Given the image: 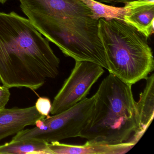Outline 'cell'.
<instances>
[{"mask_svg":"<svg viewBox=\"0 0 154 154\" xmlns=\"http://www.w3.org/2000/svg\"><path fill=\"white\" fill-rule=\"evenodd\" d=\"M60 60L31 21L0 12V81L8 88L43 86L59 74Z\"/></svg>","mask_w":154,"mask_h":154,"instance_id":"2","label":"cell"},{"mask_svg":"<svg viewBox=\"0 0 154 154\" xmlns=\"http://www.w3.org/2000/svg\"><path fill=\"white\" fill-rule=\"evenodd\" d=\"M8 1V0H0V3L4 4L6 2Z\"/></svg>","mask_w":154,"mask_h":154,"instance_id":"16","label":"cell"},{"mask_svg":"<svg viewBox=\"0 0 154 154\" xmlns=\"http://www.w3.org/2000/svg\"><path fill=\"white\" fill-rule=\"evenodd\" d=\"M129 11L124 22L148 38L154 32V1L138 0L127 4Z\"/></svg>","mask_w":154,"mask_h":154,"instance_id":"9","label":"cell"},{"mask_svg":"<svg viewBox=\"0 0 154 154\" xmlns=\"http://www.w3.org/2000/svg\"><path fill=\"white\" fill-rule=\"evenodd\" d=\"M35 106L37 111L42 116H49L52 109V103L50 99L47 97H39L36 102Z\"/></svg>","mask_w":154,"mask_h":154,"instance_id":"13","label":"cell"},{"mask_svg":"<svg viewBox=\"0 0 154 154\" xmlns=\"http://www.w3.org/2000/svg\"><path fill=\"white\" fill-rule=\"evenodd\" d=\"M48 143L35 138L11 140L0 145V154H49Z\"/></svg>","mask_w":154,"mask_h":154,"instance_id":"11","label":"cell"},{"mask_svg":"<svg viewBox=\"0 0 154 154\" xmlns=\"http://www.w3.org/2000/svg\"><path fill=\"white\" fill-rule=\"evenodd\" d=\"M94 1L102 3H108V4L122 3V4H124L126 5V4L130 3V2L137 1H138V0H94ZM148 1H154V0H148Z\"/></svg>","mask_w":154,"mask_h":154,"instance_id":"15","label":"cell"},{"mask_svg":"<svg viewBox=\"0 0 154 154\" xmlns=\"http://www.w3.org/2000/svg\"><path fill=\"white\" fill-rule=\"evenodd\" d=\"M96 99L95 93L64 111L41 118L35 128L18 132L12 140L35 138L50 143L80 137L91 117Z\"/></svg>","mask_w":154,"mask_h":154,"instance_id":"5","label":"cell"},{"mask_svg":"<svg viewBox=\"0 0 154 154\" xmlns=\"http://www.w3.org/2000/svg\"><path fill=\"white\" fill-rule=\"evenodd\" d=\"M132 141L109 144L87 140L83 145H74L53 141L48 144L49 154H123L136 145Z\"/></svg>","mask_w":154,"mask_h":154,"instance_id":"7","label":"cell"},{"mask_svg":"<svg viewBox=\"0 0 154 154\" xmlns=\"http://www.w3.org/2000/svg\"><path fill=\"white\" fill-rule=\"evenodd\" d=\"M43 117L35 106L0 110V140L16 135L27 126L35 125L36 121Z\"/></svg>","mask_w":154,"mask_h":154,"instance_id":"8","label":"cell"},{"mask_svg":"<svg viewBox=\"0 0 154 154\" xmlns=\"http://www.w3.org/2000/svg\"><path fill=\"white\" fill-rule=\"evenodd\" d=\"M104 73V68L95 63L75 61L70 75L52 103L51 114L64 111L87 98L94 85Z\"/></svg>","mask_w":154,"mask_h":154,"instance_id":"6","label":"cell"},{"mask_svg":"<svg viewBox=\"0 0 154 154\" xmlns=\"http://www.w3.org/2000/svg\"><path fill=\"white\" fill-rule=\"evenodd\" d=\"M132 85L109 73L100 85L92 115L80 137L109 144H137L138 121Z\"/></svg>","mask_w":154,"mask_h":154,"instance_id":"3","label":"cell"},{"mask_svg":"<svg viewBox=\"0 0 154 154\" xmlns=\"http://www.w3.org/2000/svg\"><path fill=\"white\" fill-rule=\"evenodd\" d=\"M10 95L9 88L4 85H0V110L5 109L9 100Z\"/></svg>","mask_w":154,"mask_h":154,"instance_id":"14","label":"cell"},{"mask_svg":"<svg viewBox=\"0 0 154 154\" xmlns=\"http://www.w3.org/2000/svg\"><path fill=\"white\" fill-rule=\"evenodd\" d=\"M36 28L75 61H89L108 70L99 35V20L82 0H20Z\"/></svg>","mask_w":154,"mask_h":154,"instance_id":"1","label":"cell"},{"mask_svg":"<svg viewBox=\"0 0 154 154\" xmlns=\"http://www.w3.org/2000/svg\"><path fill=\"white\" fill-rule=\"evenodd\" d=\"M99 32L109 73L132 85L153 72L154 57L148 38L133 26L118 20L100 18Z\"/></svg>","mask_w":154,"mask_h":154,"instance_id":"4","label":"cell"},{"mask_svg":"<svg viewBox=\"0 0 154 154\" xmlns=\"http://www.w3.org/2000/svg\"><path fill=\"white\" fill-rule=\"evenodd\" d=\"M90 8L95 19H116L124 21V17L129 11L127 4L123 7H116L100 3L94 0H82Z\"/></svg>","mask_w":154,"mask_h":154,"instance_id":"12","label":"cell"},{"mask_svg":"<svg viewBox=\"0 0 154 154\" xmlns=\"http://www.w3.org/2000/svg\"><path fill=\"white\" fill-rule=\"evenodd\" d=\"M146 86L140 94L138 101L136 102L138 121V130L137 139L138 141L143 136L154 119V74L146 79Z\"/></svg>","mask_w":154,"mask_h":154,"instance_id":"10","label":"cell"}]
</instances>
